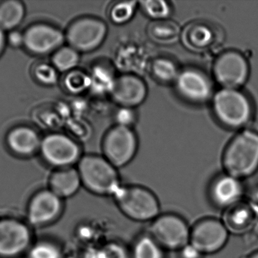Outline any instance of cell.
Wrapping results in <instances>:
<instances>
[{"label": "cell", "mask_w": 258, "mask_h": 258, "mask_svg": "<svg viewBox=\"0 0 258 258\" xmlns=\"http://www.w3.org/2000/svg\"><path fill=\"white\" fill-rule=\"evenodd\" d=\"M226 174L240 179L249 177L258 170V130H243L237 134L223 154Z\"/></svg>", "instance_id": "obj_1"}, {"label": "cell", "mask_w": 258, "mask_h": 258, "mask_svg": "<svg viewBox=\"0 0 258 258\" xmlns=\"http://www.w3.org/2000/svg\"><path fill=\"white\" fill-rule=\"evenodd\" d=\"M78 170L83 185L94 194L114 196L121 186L117 168L103 157H83Z\"/></svg>", "instance_id": "obj_2"}, {"label": "cell", "mask_w": 258, "mask_h": 258, "mask_svg": "<svg viewBox=\"0 0 258 258\" xmlns=\"http://www.w3.org/2000/svg\"><path fill=\"white\" fill-rule=\"evenodd\" d=\"M212 105L219 122L230 129L244 127L253 117V104L239 90L222 89L213 97Z\"/></svg>", "instance_id": "obj_3"}, {"label": "cell", "mask_w": 258, "mask_h": 258, "mask_svg": "<svg viewBox=\"0 0 258 258\" xmlns=\"http://www.w3.org/2000/svg\"><path fill=\"white\" fill-rule=\"evenodd\" d=\"M113 197L120 211L131 220L149 221L159 216L158 199L145 187L121 185Z\"/></svg>", "instance_id": "obj_4"}, {"label": "cell", "mask_w": 258, "mask_h": 258, "mask_svg": "<svg viewBox=\"0 0 258 258\" xmlns=\"http://www.w3.org/2000/svg\"><path fill=\"white\" fill-rule=\"evenodd\" d=\"M150 235L163 247L180 250L189 243L190 230L183 219L175 214L159 215L152 220Z\"/></svg>", "instance_id": "obj_5"}, {"label": "cell", "mask_w": 258, "mask_h": 258, "mask_svg": "<svg viewBox=\"0 0 258 258\" xmlns=\"http://www.w3.org/2000/svg\"><path fill=\"white\" fill-rule=\"evenodd\" d=\"M107 33L105 22L96 18L84 17L70 25L66 39L69 46L78 52H91L103 43Z\"/></svg>", "instance_id": "obj_6"}, {"label": "cell", "mask_w": 258, "mask_h": 258, "mask_svg": "<svg viewBox=\"0 0 258 258\" xmlns=\"http://www.w3.org/2000/svg\"><path fill=\"white\" fill-rule=\"evenodd\" d=\"M137 145V136L131 128L117 125L104 139L105 158L116 168L123 167L135 156Z\"/></svg>", "instance_id": "obj_7"}, {"label": "cell", "mask_w": 258, "mask_h": 258, "mask_svg": "<svg viewBox=\"0 0 258 258\" xmlns=\"http://www.w3.org/2000/svg\"><path fill=\"white\" fill-rule=\"evenodd\" d=\"M43 159L58 169L72 167L80 161L81 148L76 142L61 134H51L42 140L40 148Z\"/></svg>", "instance_id": "obj_8"}, {"label": "cell", "mask_w": 258, "mask_h": 258, "mask_svg": "<svg viewBox=\"0 0 258 258\" xmlns=\"http://www.w3.org/2000/svg\"><path fill=\"white\" fill-rule=\"evenodd\" d=\"M249 75L248 61L240 52H224L214 63V76L223 89L238 90L245 84Z\"/></svg>", "instance_id": "obj_9"}, {"label": "cell", "mask_w": 258, "mask_h": 258, "mask_svg": "<svg viewBox=\"0 0 258 258\" xmlns=\"http://www.w3.org/2000/svg\"><path fill=\"white\" fill-rule=\"evenodd\" d=\"M229 231L223 222L206 218L198 222L190 232V244L202 254L220 251L228 241Z\"/></svg>", "instance_id": "obj_10"}, {"label": "cell", "mask_w": 258, "mask_h": 258, "mask_svg": "<svg viewBox=\"0 0 258 258\" xmlns=\"http://www.w3.org/2000/svg\"><path fill=\"white\" fill-rule=\"evenodd\" d=\"M31 232L23 222L16 219L0 220V257L13 258L29 248Z\"/></svg>", "instance_id": "obj_11"}, {"label": "cell", "mask_w": 258, "mask_h": 258, "mask_svg": "<svg viewBox=\"0 0 258 258\" xmlns=\"http://www.w3.org/2000/svg\"><path fill=\"white\" fill-rule=\"evenodd\" d=\"M24 34V46L28 52L45 55L61 48L66 36L58 28L45 23H37L27 28Z\"/></svg>", "instance_id": "obj_12"}, {"label": "cell", "mask_w": 258, "mask_h": 258, "mask_svg": "<svg viewBox=\"0 0 258 258\" xmlns=\"http://www.w3.org/2000/svg\"><path fill=\"white\" fill-rule=\"evenodd\" d=\"M175 85L179 96L191 103H205L212 96L211 80L197 69L182 71L175 81Z\"/></svg>", "instance_id": "obj_13"}, {"label": "cell", "mask_w": 258, "mask_h": 258, "mask_svg": "<svg viewBox=\"0 0 258 258\" xmlns=\"http://www.w3.org/2000/svg\"><path fill=\"white\" fill-rule=\"evenodd\" d=\"M62 199L50 189L36 193L28 205V218L31 224L43 226L56 220L62 212Z\"/></svg>", "instance_id": "obj_14"}, {"label": "cell", "mask_w": 258, "mask_h": 258, "mask_svg": "<svg viewBox=\"0 0 258 258\" xmlns=\"http://www.w3.org/2000/svg\"><path fill=\"white\" fill-rule=\"evenodd\" d=\"M111 94L121 107L134 108L144 102L147 96V87L139 77L125 75L116 79Z\"/></svg>", "instance_id": "obj_15"}, {"label": "cell", "mask_w": 258, "mask_h": 258, "mask_svg": "<svg viewBox=\"0 0 258 258\" xmlns=\"http://www.w3.org/2000/svg\"><path fill=\"white\" fill-rule=\"evenodd\" d=\"M209 194L216 206L228 209L237 205L242 197L243 185L240 179L225 173L213 181Z\"/></svg>", "instance_id": "obj_16"}, {"label": "cell", "mask_w": 258, "mask_h": 258, "mask_svg": "<svg viewBox=\"0 0 258 258\" xmlns=\"http://www.w3.org/2000/svg\"><path fill=\"white\" fill-rule=\"evenodd\" d=\"M42 140L37 131L27 126L13 128L7 137L10 150L21 157L34 155L40 149Z\"/></svg>", "instance_id": "obj_17"}, {"label": "cell", "mask_w": 258, "mask_h": 258, "mask_svg": "<svg viewBox=\"0 0 258 258\" xmlns=\"http://www.w3.org/2000/svg\"><path fill=\"white\" fill-rule=\"evenodd\" d=\"M82 182L79 172L72 167L58 169L49 179V189L61 198H69L79 191Z\"/></svg>", "instance_id": "obj_18"}, {"label": "cell", "mask_w": 258, "mask_h": 258, "mask_svg": "<svg viewBox=\"0 0 258 258\" xmlns=\"http://www.w3.org/2000/svg\"><path fill=\"white\" fill-rule=\"evenodd\" d=\"M25 16V8L20 1L9 0L0 4V28L4 31H14Z\"/></svg>", "instance_id": "obj_19"}, {"label": "cell", "mask_w": 258, "mask_h": 258, "mask_svg": "<svg viewBox=\"0 0 258 258\" xmlns=\"http://www.w3.org/2000/svg\"><path fill=\"white\" fill-rule=\"evenodd\" d=\"M90 76L91 80L90 87L95 93L99 94L111 93L117 78L108 67L96 66Z\"/></svg>", "instance_id": "obj_20"}, {"label": "cell", "mask_w": 258, "mask_h": 258, "mask_svg": "<svg viewBox=\"0 0 258 258\" xmlns=\"http://www.w3.org/2000/svg\"><path fill=\"white\" fill-rule=\"evenodd\" d=\"M79 61V52L69 46L55 51L52 58V66L61 73H69L75 70Z\"/></svg>", "instance_id": "obj_21"}, {"label": "cell", "mask_w": 258, "mask_h": 258, "mask_svg": "<svg viewBox=\"0 0 258 258\" xmlns=\"http://www.w3.org/2000/svg\"><path fill=\"white\" fill-rule=\"evenodd\" d=\"M163 249L150 235H143L134 243L132 258H164Z\"/></svg>", "instance_id": "obj_22"}, {"label": "cell", "mask_w": 258, "mask_h": 258, "mask_svg": "<svg viewBox=\"0 0 258 258\" xmlns=\"http://www.w3.org/2000/svg\"><path fill=\"white\" fill-rule=\"evenodd\" d=\"M152 70L154 76L163 83L175 82L179 75L176 64L165 58L155 60L152 64Z\"/></svg>", "instance_id": "obj_23"}, {"label": "cell", "mask_w": 258, "mask_h": 258, "mask_svg": "<svg viewBox=\"0 0 258 258\" xmlns=\"http://www.w3.org/2000/svg\"><path fill=\"white\" fill-rule=\"evenodd\" d=\"M64 84L68 91L78 94L91 87V80L90 75L81 71L74 70L68 73L64 78Z\"/></svg>", "instance_id": "obj_24"}, {"label": "cell", "mask_w": 258, "mask_h": 258, "mask_svg": "<svg viewBox=\"0 0 258 258\" xmlns=\"http://www.w3.org/2000/svg\"><path fill=\"white\" fill-rule=\"evenodd\" d=\"M137 4L135 1L120 2L113 6L110 10V19L116 25H124L132 19L137 10Z\"/></svg>", "instance_id": "obj_25"}, {"label": "cell", "mask_w": 258, "mask_h": 258, "mask_svg": "<svg viewBox=\"0 0 258 258\" xmlns=\"http://www.w3.org/2000/svg\"><path fill=\"white\" fill-rule=\"evenodd\" d=\"M139 4L146 15L155 20H164L171 14L170 6L163 0H148Z\"/></svg>", "instance_id": "obj_26"}, {"label": "cell", "mask_w": 258, "mask_h": 258, "mask_svg": "<svg viewBox=\"0 0 258 258\" xmlns=\"http://www.w3.org/2000/svg\"><path fill=\"white\" fill-rule=\"evenodd\" d=\"M28 258H62V253L55 243L41 241L29 248Z\"/></svg>", "instance_id": "obj_27"}, {"label": "cell", "mask_w": 258, "mask_h": 258, "mask_svg": "<svg viewBox=\"0 0 258 258\" xmlns=\"http://www.w3.org/2000/svg\"><path fill=\"white\" fill-rule=\"evenodd\" d=\"M228 209L230 211L226 215V223H223L226 227L229 226L230 229L236 231L247 225L246 223L248 221L249 214L246 208L237 207L235 205Z\"/></svg>", "instance_id": "obj_28"}, {"label": "cell", "mask_w": 258, "mask_h": 258, "mask_svg": "<svg viewBox=\"0 0 258 258\" xmlns=\"http://www.w3.org/2000/svg\"><path fill=\"white\" fill-rule=\"evenodd\" d=\"M36 80L45 86H52L58 81V71L53 66L41 63L36 66L34 72Z\"/></svg>", "instance_id": "obj_29"}, {"label": "cell", "mask_w": 258, "mask_h": 258, "mask_svg": "<svg viewBox=\"0 0 258 258\" xmlns=\"http://www.w3.org/2000/svg\"><path fill=\"white\" fill-rule=\"evenodd\" d=\"M190 40L195 47H203L210 43L211 40V32L204 25H196L190 30Z\"/></svg>", "instance_id": "obj_30"}, {"label": "cell", "mask_w": 258, "mask_h": 258, "mask_svg": "<svg viewBox=\"0 0 258 258\" xmlns=\"http://www.w3.org/2000/svg\"><path fill=\"white\" fill-rule=\"evenodd\" d=\"M137 115L134 108L121 107L116 113L115 119L119 126L130 127L135 123Z\"/></svg>", "instance_id": "obj_31"}, {"label": "cell", "mask_w": 258, "mask_h": 258, "mask_svg": "<svg viewBox=\"0 0 258 258\" xmlns=\"http://www.w3.org/2000/svg\"><path fill=\"white\" fill-rule=\"evenodd\" d=\"M99 258H129V256L122 246L111 243L99 252Z\"/></svg>", "instance_id": "obj_32"}, {"label": "cell", "mask_w": 258, "mask_h": 258, "mask_svg": "<svg viewBox=\"0 0 258 258\" xmlns=\"http://www.w3.org/2000/svg\"><path fill=\"white\" fill-rule=\"evenodd\" d=\"M7 41L10 43V46L13 47H20L24 46V34L23 33L19 32L18 31H13L9 34L7 37Z\"/></svg>", "instance_id": "obj_33"}, {"label": "cell", "mask_w": 258, "mask_h": 258, "mask_svg": "<svg viewBox=\"0 0 258 258\" xmlns=\"http://www.w3.org/2000/svg\"><path fill=\"white\" fill-rule=\"evenodd\" d=\"M179 251H180L181 258H202V256H204L190 243L182 247Z\"/></svg>", "instance_id": "obj_34"}, {"label": "cell", "mask_w": 258, "mask_h": 258, "mask_svg": "<svg viewBox=\"0 0 258 258\" xmlns=\"http://www.w3.org/2000/svg\"><path fill=\"white\" fill-rule=\"evenodd\" d=\"M7 42V37L5 35V31L0 28V54L2 53Z\"/></svg>", "instance_id": "obj_35"}, {"label": "cell", "mask_w": 258, "mask_h": 258, "mask_svg": "<svg viewBox=\"0 0 258 258\" xmlns=\"http://www.w3.org/2000/svg\"><path fill=\"white\" fill-rule=\"evenodd\" d=\"M247 258H258V251L249 255Z\"/></svg>", "instance_id": "obj_36"}]
</instances>
